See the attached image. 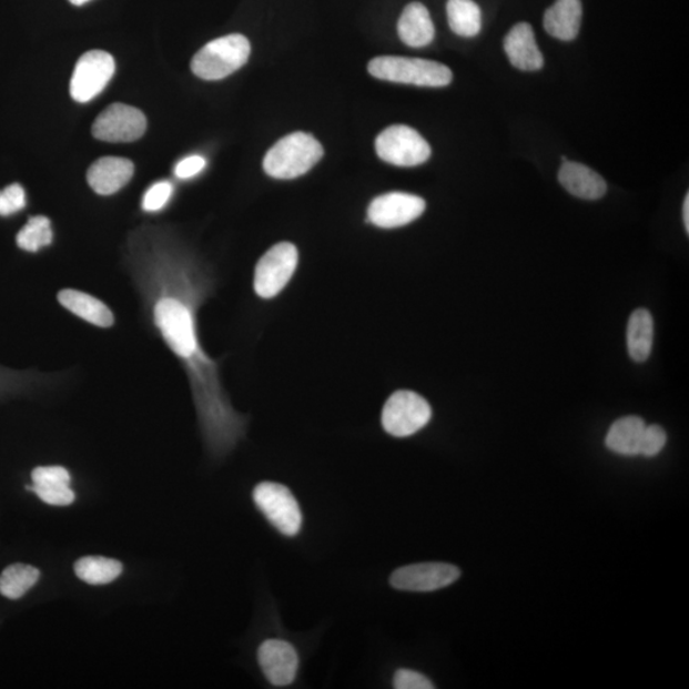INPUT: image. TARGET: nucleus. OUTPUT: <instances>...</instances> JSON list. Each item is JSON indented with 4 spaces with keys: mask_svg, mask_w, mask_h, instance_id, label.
Listing matches in <instances>:
<instances>
[{
    "mask_svg": "<svg viewBox=\"0 0 689 689\" xmlns=\"http://www.w3.org/2000/svg\"><path fill=\"white\" fill-rule=\"evenodd\" d=\"M251 42L241 33L219 38L204 45L192 59V72L206 81L226 79L249 62Z\"/></svg>",
    "mask_w": 689,
    "mask_h": 689,
    "instance_id": "obj_4",
    "label": "nucleus"
},
{
    "mask_svg": "<svg viewBox=\"0 0 689 689\" xmlns=\"http://www.w3.org/2000/svg\"><path fill=\"white\" fill-rule=\"evenodd\" d=\"M146 116L141 110L124 104L108 107L92 125L93 138L112 143L133 142L146 132Z\"/></svg>",
    "mask_w": 689,
    "mask_h": 689,
    "instance_id": "obj_11",
    "label": "nucleus"
},
{
    "mask_svg": "<svg viewBox=\"0 0 689 689\" xmlns=\"http://www.w3.org/2000/svg\"><path fill=\"white\" fill-rule=\"evenodd\" d=\"M378 156L388 164L403 168L427 163L432 155L429 143L407 125H391L376 140Z\"/></svg>",
    "mask_w": 689,
    "mask_h": 689,
    "instance_id": "obj_7",
    "label": "nucleus"
},
{
    "mask_svg": "<svg viewBox=\"0 0 689 689\" xmlns=\"http://www.w3.org/2000/svg\"><path fill=\"white\" fill-rule=\"evenodd\" d=\"M581 0H557L544 14V29L550 37L573 41L581 29Z\"/></svg>",
    "mask_w": 689,
    "mask_h": 689,
    "instance_id": "obj_18",
    "label": "nucleus"
},
{
    "mask_svg": "<svg viewBox=\"0 0 689 689\" xmlns=\"http://www.w3.org/2000/svg\"><path fill=\"white\" fill-rule=\"evenodd\" d=\"M39 577L40 571L33 566L23 564L8 566L0 575V594L11 600L20 599L37 585Z\"/></svg>",
    "mask_w": 689,
    "mask_h": 689,
    "instance_id": "obj_24",
    "label": "nucleus"
},
{
    "mask_svg": "<svg viewBox=\"0 0 689 689\" xmlns=\"http://www.w3.org/2000/svg\"><path fill=\"white\" fill-rule=\"evenodd\" d=\"M427 207L418 195L393 192L373 200L368 209V219L373 225L382 229L402 227L419 219Z\"/></svg>",
    "mask_w": 689,
    "mask_h": 689,
    "instance_id": "obj_12",
    "label": "nucleus"
},
{
    "mask_svg": "<svg viewBox=\"0 0 689 689\" xmlns=\"http://www.w3.org/2000/svg\"><path fill=\"white\" fill-rule=\"evenodd\" d=\"M115 73L114 58L102 50H91L77 62L71 80V95L77 102L95 99Z\"/></svg>",
    "mask_w": 689,
    "mask_h": 689,
    "instance_id": "obj_9",
    "label": "nucleus"
},
{
    "mask_svg": "<svg viewBox=\"0 0 689 689\" xmlns=\"http://www.w3.org/2000/svg\"><path fill=\"white\" fill-rule=\"evenodd\" d=\"M58 301L74 316L91 323L93 326L109 328L114 325V314L109 306L90 294L65 288L59 292Z\"/></svg>",
    "mask_w": 689,
    "mask_h": 689,
    "instance_id": "obj_19",
    "label": "nucleus"
},
{
    "mask_svg": "<svg viewBox=\"0 0 689 689\" xmlns=\"http://www.w3.org/2000/svg\"><path fill=\"white\" fill-rule=\"evenodd\" d=\"M204 168H206V160L200 155H192L179 161L174 172L179 179H190L199 175Z\"/></svg>",
    "mask_w": 689,
    "mask_h": 689,
    "instance_id": "obj_32",
    "label": "nucleus"
},
{
    "mask_svg": "<svg viewBox=\"0 0 689 689\" xmlns=\"http://www.w3.org/2000/svg\"><path fill=\"white\" fill-rule=\"evenodd\" d=\"M32 485L70 484L71 475L62 466H40L31 474Z\"/></svg>",
    "mask_w": 689,
    "mask_h": 689,
    "instance_id": "obj_29",
    "label": "nucleus"
},
{
    "mask_svg": "<svg viewBox=\"0 0 689 689\" xmlns=\"http://www.w3.org/2000/svg\"><path fill=\"white\" fill-rule=\"evenodd\" d=\"M462 571L449 564L429 561L397 568L389 577V584L399 591L432 592L456 582Z\"/></svg>",
    "mask_w": 689,
    "mask_h": 689,
    "instance_id": "obj_10",
    "label": "nucleus"
},
{
    "mask_svg": "<svg viewBox=\"0 0 689 689\" xmlns=\"http://www.w3.org/2000/svg\"><path fill=\"white\" fill-rule=\"evenodd\" d=\"M257 658L263 676L272 686L286 687L294 682L300 657L291 642L277 638L266 640L261 644Z\"/></svg>",
    "mask_w": 689,
    "mask_h": 689,
    "instance_id": "obj_13",
    "label": "nucleus"
},
{
    "mask_svg": "<svg viewBox=\"0 0 689 689\" xmlns=\"http://www.w3.org/2000/svg\"><path fill=\"white\" fill-rule=\"evenodd\" d=\"M254 505L275 529L285 536L300 534L303 514L291 489L283 484L263 482L253 490Z\"/></svg>",
    "mask_w": 689,
    "mask_h": 689,
    "instance_id": "obj_5",
    "label": "nucleus"
},
{
    "mask_svg": "<svg viewBox=\"0 0 689 689\" xmlns=\"http://www.w3.org/2000/svg\"><path fill=\"white\" fill-rule=\"evenodd\" d=\"M432 407L427 399L413 391H397L387 399L382 412V425L389 436H414L430 422Z\"/></svg>",
    "mask_w": 689,
    "mask_h": 689,
    "instance_id": "obj_6",
    "label": "nucleus"
},
{
    "mask_svg": "<svg viewBox=\"0 0 689 689\" xmlns=\"http://www.w3.org/2000/svg\"><path fill=\"white\" fill-rule=\"evenodd\" d=\"M398 37L411 48H424L436 37V29L427 7L413 2L404 8L397 23Z\"/></svg>",
    "mask_w": 689,
    "mask_h": 689,
    "instance_id": "obj_17",
    "label": "nucleus"
},
{
    "mask_svg": "<svg viewBox=\"0 0 689 689\" xmlns=\"http://www.w3.org/2000/svg\"><path fill=\"white\" fill-rule=\"evenodd\" d=\"M53 242V230H51L50 220L45 216L30 217L19 235H17V245L26 252L36 253L44 246Z\"/></svg>",
    "mask_w": 689,
    "mask_h": 689,
    "instance_id": "obj_25",
    "label": "nucleus"
},
{
    "mask_svg": "<svg viewBox=\"0 0 689 689\" xmlns=\"http://www.w3.org/2000/svg\"><path fill=\"white\" fill-rule=\"evenodd\" d=\"M134 174L131 160L124 158H101L93 163L88 172V182L100 195L114 194L130 183Z\"/></svg>",
    "mask_w": 689,
    "mask_h": 689,
    "instance_id": "obj_15",
    "label": "nucleus"
},
{
    "mask_svg": "<svg viewBox=\"0 0 689 689\" xmlns=\"http://www.w3.org/2000/svg\"><path fill=\"white\" fill-rule=\"evenodd\" d=\"M123 573L121 561L112 558L89 556L75 561L74 574L83 582L107 585L116 580Z\"/></svg>",
    "mask_w": 689,
    "mask_h": 689,
    "instance_id": "obj_22",
    "label": "nucleus"
},
{
    "mask_svg": "<svg viewBox=\"0 0 689 689\" xmlns=\"http://www.w3.org/2000/svg\"><path fill=\"white\" fill-rule=\"evenodd\" d=\"M368 71L382 81L422 88H445L454 79L447 65L419 58L377 57L369 62Z\"/></svg>",
    "mask_w": 689,
    "mask_h": 689,
    "instance_id": "obj_3",
    "label": "nucleus"
},
{
    "mask_svg": "<svg viewBox=\"0 0 689 689\" xmlns=\"http://www.w3.org/2000/svg\"><path fill=\"white\" fill-rule=\"evenodd\" d=\"M653 343V320L648 310H637L631 314L627 327V347L635 362L649 359Z\"/></svg>",
    "mask_w": 689,
    "mask_h": 689,
    "instance_id": "obj_21",
    "label": "nucleus"
},
{
    "mask_svg": "<svg viewBox=\"0 0 689 689\" xmlns=\"http://www.w3.org/2000/svg\"><path fill=\"white\" fill-rule=\"evenodd\" d=\"M156 326L170 348L186 362L209 363L195 336L191 306L175 296H161L153 310Z\"/></svg>",
    "mask_w": 689,
    "mask_h": 689,
    "instance_id": "obj_1",
    "label": "nucleus"
},
{
    "mask_svg": "<svg viewBox=\"0 0 689 689\" xmlns=\"http://www.w3.org/2000/svg\"><path fill=\"white\" fill-rule=\"evenodd\" d=\"M174 186L168 181L158 182L150 186L142 201V207L148 212H156L165 206L172 197Z\"/></svg>",
    "mask_w": 689,
    "mask_h": 689,
    "instance_id": "obj_27",
    "label": "nucleus"
},
{
    "mask_svg": "<svg viewBox=\"0 0 689 689\" xmlns=\"http://www.w3.org/2000/svg\"><path fill=\"white\" fill-rule=\"evenodd\" d=\"M70 2L74 6H82L84 3L90 2V0H70Z\"/></svg>",
    "mask_w": 689,
    "mask_h": 689,
    "instance_id": "obj_34",
    "label": "nucleus"
},
{
    "mask_svg": "<svg viewBox=\"0 0 689 689\" xmlns=\"http://www.w3.org/2000/svg\"><path fill=\"white\" fill-rule=\"evenodd\" d=\"M300 261L296 246L278 243L259 261L254 272V291L263 300H271L284 291Z\"/></svg>",
    "mask_w": 689,
    "mask_h": 689,
    "instance_id": "obj_8",
    "label": "nucleus"
},
{
    "mask_svg": "<svg viewBox=\"0 0 689 689\" xmlns=\"http://www.w3.org/2000/svg\"><path fill=\"white\" fill-rule=\"evenodd\" d=\"M26 206V193L20 184L8 185L0 191V216H10Z\"/></svg>",
    "mask_w": 689,
    "mask_h": 689,
    "instance_id": "obj_28",
    "label": "nucleus"
},
{
    "mask_svg": "<svg viewBox=\"0 0 689 689\" xmlns=\"http://www.w3.org/2000/svg\"><path fill=\"white\" fill-rule=\"evenodd\" d=\"M29 489L36 492L37 496L50 506H70L75 498L70 484L32 485Z\"/></svg>",
    "mask_w": 689,
    "mask_h": 689,
    "instance_id": "obj_26",
    "label": "nucleus"
},
{
    "mask_svg": "<svg viewBox=\"0 0 689 689\" xmlns=\"http://www.w3.org/2000/svg\"><path fill=\"white\" fill-rule=\"evenodd\" d=\"M646 427L638 416H625L611 424L607 434L606 446L611 453L624 456L641 455L642 439Z\"/></svg>",
    "mask_w": 689,
    "mask_h": 689,
    "instance_id": "obj_20",
    "label": "nucleus"
},
{
    "mask_svg": "<svg viewBox=\"0 0 689 689\" xmlns=\"http://www.w3.org/2000/svg\"><path fill=\"white\" fill-rule=\"evenodd\" d=\"M683 223L687 234H689V194L686 195L683 203Z\"/></svg>",
    "mask_w": 689,
    "mask_h": 689,
    "instance_id": "obj_33",
    "label": "nucleus"
},
{
    "mask_svg": "<svg viewBox=\"0 0 689 689\" xmlns=\"http://www.w3.org/2000/svg\"><path fill=\"white\" fill-rule=\"evenodd\" d=\"M322 156V144L312 134L295 132L270 149L263 169L271 178L288 181L308 173Z\"/></svg>",
    "mask_w": 689,
    "mask_h": 689,
    "instance_id": "obj_2",
    "label": "nucleus"
},
{
    "mask_svg": "<svg viewBox=\"0 0 689 689\" xmlns=\"http://www.w3.org/2000/svg\"><path fill=\"white\" fill-rule=\"evenodd\" d=\"M447 19L458 37L474 38L482 31V11L474 0H448Z\"/></svg>",
    "mask_w": 689,
    "mask_h": 689,
    "instance_id": "obj_23",
    "label": "nucleus"
},
{
    "mask_svg": "<svg viewBox=\"0 0 689 689\" xmlns=\"http://www.w3.org/2000/svg\"><path fill=\"white\" fill-rule=\"evenodd\" d=\"M558 181L564 189L577 199L597 201L608 191L607 182L592 169L574 161H566L558 173Z\"/></svg>",
    "mask_w": 689,
    "mask_h": 689,
    "instance_id": "obj_16",
    "label": "nucleus"
},
{
    "mask_svg": "<svg viewBox=\"0 0 689 689\" xmlns=\"http://www.w3.org/2000/svg\"><path fill=\"white\" fill-rule=\"evenodd\" d=\"M396 689H433L430 680L419 671L411 669H398L394 677Z\"/></svg>",
    "mask_w": 689,
    "mask_h": 689,
    "instance_id": "obj_31",
    "label": "nucleus"
},
{
    "mask_svg": "<svg viewBox=\"0 0 689 689\" xmlns=\"http://www.w3.org/2000/svg\"><path fill=\"white\" fill-rule=\"evenodd\" d=\"M505 51L510 64L524 72L540 71L544 57L529 23L514 26L505 39Z\"/></svg>",
    "mask_w": 689,
    "mask_h": 689,
    "instance_id": "obj_14",
    "label": "nucleus"
},
{
    "mask_svg": "<svg viewBox=\"0 0 689 689\" xmlns=\"http://www.w3.org/2000/svg\"><path fill=\"white\" fill-rule=\"evenodd\" d=\"M667 445V433L660 425H650L646 427L642 439L641 455L645 457H653L661 453Z\"/></svg>",
    "mask_w": 689,
    "mask_h": 689,
    "instance_id": "obj_30",
    "label": "nucleus"
}]
</instances>
